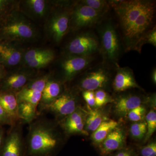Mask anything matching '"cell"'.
<instances>
[{"mask_svg": "<svg viewBox=\"0 0 156 156\" xmlns=\"http://www.w3.org/2000/svg\"><path fill=\"white\" fill-rule=\"evenodd\" d=\"M108 2L119 20L125 50L141 53L146 36L154 26L155 2L148 0Z\"/></svg>", "mask_w": 156, "mask_h": 156, "instance_id": "1", "label": "cell"}, {"mask_svg": "<svg viewBox=\"0 0 156 156\" xmlns=\"http://www.w3.org/2000/svg\"><path fill=\"white\" fill-rule=\"evenodd\" d=\"M66 136L58 121L40 115L29 125L26 156H54Z\"/></svg>", "mask_w": 156, "mask_h": 156, "instance_id": "2", "label": "cell"}, {"mask_svg": "<svg viewBox=\"0 0 156 156\" xmlns=\"http://www.w3.org/2000/svg\"><path fill=\"white\" fill-rule=\"evenodd\" d=\"M99 50L105 61L116 66L121 53L119 37L114 26L111 22L102 26L100 31Z\"/></svg>", "mask_w": 156, "mask_h": 156, "instance_id": "3", "label": "cell"}, {"mask_svg": "<svg viewBox=\"0 0 156 156\" xmlns=\"http://www.w3.org/2000/svg\"><path fill=\"white\" fill-rule=\"evenodd\" d=\"M23 125L19 121L10 126L0 150V156H26L25 138L23 130Z\"/></svg>", "mask_w": 156, "mask_h": 156, "instance_id": "4", "label": "cell"}, {"mask_svg": "<svg viewBox=\"0 0 156 156\" xmlns=\"http://www.w3.org/2000/svg\"><path fill=\"white\" fill-rule=\"evenodd\" d=\"M104 14L98 12L89 6L80 3L71 14L70 27L73 30H77L90 27L100 21Z\"/></svg>", "mask_w": 156, "mask_h": 156, "instance_id": "5", "label": "cell"}, {"mask_svg": "<svg viewBox=\"0 0 156 156\" xmlns=\"http://www.w3.org/2000/svg\"><path fill=\"white\" fill-rule=\"evenodd\" d=\"M79 106L76 95L70 91H64L43 113L51 114L58 121L72 113Z\"/></svg>", "mask_w": 156, "mask_h": 156, "instance_id": "6", "label": "cell"}, {"mask_svg": "<svg viewBox=\"0 0 156 156\" xmlns=\"http://www.w3.org/2000/svg\"><path fill=\"white\" fill-rule=\"evenodd\" d=\"M67 48L70 55L91 56L99 50L100 43L94 34L85 33L73 39Z\"/></svg>", "mask_w": 156, "mask_h": 156, "instance_id": "7", "label": "cell"}, {"mask_svg": "<svg viewBox=\"0 0 156 156\" xmlns=\"http://www.w3.org/2000/svg\"><path fill=\"white\" fill-rule=\"evenodd\" d=\"M51 77V75L47 74L33 78L16 93L18 102H28L37 108L45 85Z\"/></svg>", "mask_w": 156, "mask_h": 156, "instance_id": "8", "label": "cell"}, {"mask_svg": "<svg viewBox=\"0 0 156 156\" xmlns=\"http://www.w3.org/2000/svg\"><path fill=\"white\" fill-rule=\"evenodd\" d=\"M87 112L79 106L73 112L58 121L60 128L66 136L81 134L88 135L85 129Z\"/></svg>", "mask_w": 156, "mask_h": 156, "instance_id": "9", "label": "cell"}, {"mask_svg": "<svg viewBox=\"0 0 156 156\" xmlns=\"http://www.w3.org/2000/svg\"><path fill=\"white\" fill-rule=\"evenodd\" d=\"M110 79L109 73L106 68H95L83 76L78 87L83 91H94L106 87Z\"/></svg>", "mask_w": 156, "mask_h": 156, "instance_id": "10", "label": "cell"}, {"mask_svg": "<svg viewBox=\"0 0 156 156\" xmlns=\"http://www.w3.org/2000/svg\"><path fill=\"white\" fill-rule=\"evenodd\" d=\"M3 34L11 40L25 41L32 38L35 32L31 26L24 20L15 19L9 21L2 29Z\"/></svg>", "mask_w": 156, "mask_h": 156, "instance_id": "11", "label": "cell"}, {"mask_svg": "<svg viewBox=\"0 0 156 156\" xmlns=\"http://www.w3.org/2000/svg\"><path fill=\"white\" fill-rule=\"evenodd\" d=\"M92 61V56L70 55L62 62V69L65 80H71L77 74L88 67Z\"/></svg>", "mask_w": 156, "mask_h": 156, "instance_id": "12", "label": "cell"}, {"mask_svg": "<svg viewBox=\"0 0 156 156\" xmlns=\"http://www.w3.org/2000/svg\"><path fill=\"white\" fill-rule=\"evenodd\" d=\"M71 14L66 11L58 12L53 15L48 24V31L56 42L61 41L70 27Z\"/></svg>", "mask_w": 156, "mask_h": 156, "instance_id": "13", "label": "cell"}, {"mask_svg": "<svg viewBox=\"0 0 156 156\" xmlns=\"http://www.w3.org/2000/svg\"><path fill=\"white\" fill-rule=\"evenodd\" d=\"M126 145V134L122 128L116 127L99 145V153L107 156L115 151L123 149Z\"/></svg>", "mask_w": 156, "mask_h": 156, "instance_id": "14", "label": "cell"}, {"mask_svg": "<svg viewBox=\"0 0 156 156\" xmlns=\"http://www.w3.org/2000/svg\"><path fill=\"white\" fill-rule=\"evenodd\" d=\"M64 91L62 83L51 76L47 82L42 92L41 98L37 107L39 114H43L44 111Z\"/></svg>", "mask_w": 156, "mask_h": 156, "instance_id": "15", "label": "cell"}, {"mask_svg": "<svg viewBox=\"0 0 156 156\" xmlns=\"http://www.w3.org/2000/svg\"><path fill=\"white\" fill-rule=\"evenodd\" d=\"M113 87L115 91L122 92L134 88H140L134 78L133 71L128 67L117 65Z\"/></svg>", "mask_w": 156, "mask_h": 156, "instance_id": "16", "label": "cell"}, {"mask_svg": "<svg viewBox=\"0 0 156 156\" xmlns=\"http://www.w3.org/2000/svg\"><path fill=\"white\" fill-rule=\"evenodd\" d=\"M34 78L33 74L28 71H22L12 73L4 78L2 91L16 94Z\"/></svg>", "mask_w": 156, "mask_h": 156, "instance_id": "17", "label": "cell"}, {"mask_svg": "<svg viewBox=\"0 0 156 156\" xmlns=\"http://www.w3.org/2000/svg\"><path fill=\"white\" fill-rule=\"evenodd\" d=\"M142 98L137 95H126L117 99L115 106V112L119 116L126 115L132 110L141 105Z\"/></svg>", "mask_w": 156, "mask_h": 156, "instance_id": "18", "label": "cell"}, {"mask_svg": "<svg viewBox=\"0 0 156 156\" xmlns=\"http://www.w3.org/2000/svg\"><path fill=\"white\" fill-rule=\"evenodd\" d=\"M0 105L14 123L20 121L18 117V102L16 93L7 91L0 92Z\"/></svg>", "mask_w": 156, "mask_h": 156, "instance_id": "19", "label": "cell"}, {"mask_svg": "<svg viewBox=\"0 0 156 156\" xmlns=\"http://www.w3.org/2000/svg\"><path fill=\"white\" fill-rule=\"evenodd\" d=\"M22 53L10 45L0 44V59L6 65L14 66L20 62Z\"/></svg>", "mask_w": 156, "mask_h": 156, "instance_id": "20", "label": "cell"}, {"mask_svg": "<svg viewBox=\"0 0 156 156\" xmlns=\"http://www.w3.org/2000/svg\"><path fill=\"white\" fill-rule=\"evenodd\" d=\"M18 115L20 120L24 125H29L40 115L36 107L25 101L18 102Z\"/></svg>", "mask_w": 156, "mask_h": 156, "instance_id": "21", "label": "cell"}, {"mask_svg": "<svg viewBox=\"0 0 156 156\" xmlns=\"http://www.w3.org/2000/svg\"><path fill=\"white\" fill-rule=\"evenodd\" d=\"M118 126V123L114 120L108 119L104 121L92 133V138L93 142L99 145Z\"/></svg>", "mask_w": 156, "mask_h": 156, "instance_id": "22", "label": "cell"}, {"mask_svg": "<svg viewBox=\"0 0 156 156\" xmlns=\"http://www.w3.org/2000/svg\"><path fill=\"white\" fill-rule=\"evenodd\" d=\"M108 120L99 110L90 109L87 113L85 122V129L88 131L94 132L104 121Z\"/></svg>", "mask_w": 156, "mask_h": 156, "instance_id": "23", "label": "cell"}, {"mask_svg": "<svg viewBox=\"0 0 156 156\" xmlns=\"http://www.w3.org/2000/svg\"><path fill=\"white\" fill-rule=\"evenodd\" d=\"M130 132L132 137L136 140L145 138L147 133V125L145 121H140L131 125Z\"/></svg>", "mask_w": 156, "mask_h": 156, "instance_id": "24", "label": "cell"}, {"mask_svg": "<svg viewBox=\"0 0 156 156\" xmlns=\"http://www.w3.org/2000/svg\"><path fill=\"white\" fill-rule=\"evenodd\" d=\"M80 3L104 14L108 11L110 7L108 2L104 0H83L81 1Z\"/></svg>", "mask_w": 156, "mask_h": 156, "instance_id": "25", "label": "cell"}, {"mask_svg": "<svg viewBox=\"0 0 156 156\" xmlns=\"http://www.w3.org/2000/svg\"><path fill=\"white\" fill-rule=\"evenodd\" d=\"M147 125V133L145 137V141H147L153 134L156 129V113L155 111H150L145 116Z\"/></svg>", "mask_w": 156, "mask_h": 156, "instance_id": "26", "label": "cell"}, {"mask_svg": "<svg viewBox=\"0 0 156 156\" xmlns=\"http://www.w3.org/2000/svg\"><path fill=\"white\" fill-rule=\"evenodd\" d=\"M27 4L31 11L36 15L43 17L45 15L47 9V5L43 0H29L26 1Z\"/></svg>", "mask_w": 156, "mask_h": 156, "instance_id": "27", "label": "cell"}, {"mask_svg": "<svg viewBox=\"0 0 156 156\" xmlns=\"http://www.w3.org/2000/svg\"><path fill=\"white\" fill-rule=\"evenodd\" d=\"M53 53V51L46 49H35L28 50L24 55V60L26 62H29L40 58L43 56H47Z\"/></svg>", "mask_w": 156, "mask_h": 156, "instance_id": "28", "label": "cell"}, {"mask_svg": "<svg viewBox=\"0 0 156 156\" xmlns=\"http://www.w3.org/2000/svg\"><path fill=\"white\" fill-rule=\"evenodd\" d=\"M54 58H55V54L54 53H53L47 56H43L32 61L29 62L27 63L30 67L35 69H39L44 67L50 64L53 61Z\"/></svg>", "mask_w": 156, "mask_h": 156, "instance_id": "29", "label": "cell"}, {"mask_svg": "<svg viewBox=\"0 0 156 156\" xmlns=\"http://www.w3.org/2000/svg\"><path fill=\"white\" fill-rule=\"evenodd\" d=\"M95 107H101L112 102L113 99L107 92L103 89H98L95 92Z\"/></svg>", "mask_w": 156, "mask_h": 156, "instance_id": "30", "label": "cell"}, {"mask_svg": "<svg viewBox=\"0 0 156 156\" xmlns=\"http://www.w3.org/2000/svg\"><path fill=\"white\" fill-rule=\"evenodd\" d=\"M146 110L142 105L132 110L127 114L128 119L131 122H136L142 121L145 117Z\"/></svg>", "mask_w": 156, "mask_h": 156, "instance_id": "31", "label": "cell"}, {"mask_svg": "<svg viewBox=\"0 0 156 156\" xmlns=\"http://www.w3.org/2000/svg\"><path fill=\"white\" fill-rule=\"evenodd\" d=\"M140 156H156V143L150 142L147 145L140 148L139 150Z\"/></svg>", "mask_w": 156, "mask_h": 156, "instance_id": "32", "label": "cell"}, {"mask_svg": "<svg viewBox=\"0 0 156 156\" xmlns=\"http://www.w3.org/2000/svg\"><path fill=\"white\" fill-rule=\"evenodd\" d=\"M15 123L0 105V126L4 125H9L11 126Z\"/></svg>", "mask_w": 156, "mask_h": 156, "instance_id": "33", "label": "cell"}, {"mask_svg": "<svg viewBox=\"0 0 156 156\" xmlns=\"http://www.w3.org/2000/svg\"><path fill=\"white\" fill-rule=\"evenodd\" d=\"M144 44H150L155 48L156 47V27L155 26L151 30L146 36Z\"/></svg>", "mask_w": 156, "mask_h": 156, "instance_id": "34", "label": "cell"}, {"mask_svg": "<svg viewBox=\"0 0 156 156\" xmlns=\"http://www.w3.org/2000/svg\"><path fill=\"white\" fill-rule=\"evenodd\" d=\"M83 96L88 106H95V92L94 91H83Z\"/></svg>", "mask_w": 156, "mask_h": 156, "instance_id": "35", "label": "cell"}, {"mask_svg": "<svg viewBox=\"0 0 156 156\" xmlns=\"http://www.w3.org/2000/svg\"><path fill=\"white\" fill-rule=\"evenodd\" d=\"M113 156H135L134 153L130 150L123 149L119 151Z\"/></svg>", "mask_w": 156, "mask_h": 156, "instance_id": "36", "label": "cell"}, {"mask_svg": "<svg viewBox=\"0 0 156 156\" xmlns=\"http://www.w3.org/2000/svg\"><path fill=\"white\" fill-rule=\"evenodd\" d=\"M5 135L4 129L2 128V126H0V150L2 146Z\"/></svg>", "mask_w": 156, "mask_h": 156, "instance_id": "37", "label": "cell"}, {"mask_svg": "<svg viewBox=\"0 0 156 156\" xmlns=\"http://www.w3.org/2000/svg\"><path fill=\"white\" fill-rule=\"evenodd\" d=\"M152 80L154 83L156 85V69L155 68L153 70L151 73Z\"/></svg>", "mask_w": 156, "mask_h": 156, "instance_id": "38", "label": "cell"}, {"mask_svg": "<svg viewBox=\"0 0 156 156\" xmlns=\"http://www.w3.org/2000/svg\"><path fill=\"white\" fill-rule=\"evenodd\" d=\"M8 3V1L0 0V10L4 9Z\"/></svg>", "mask_w": 156, "mask_h": 156, "instance_id": "39", "label": "cell"}, {"mask_svg": "<svg viewBox=\"0 0 156 156\" xmlns=\"http://www.w3.org/2000/svg\"><path fill=\"white\" fill-rule=\"evenodd\" d=\"M3 78H4V76H3L2 73L0 70V83H1L2 79H3Z\"/></svg>", "mask_w": 156, "mask_h": 156, "instance_id": "40", "label": "cell"}]
</instances>
